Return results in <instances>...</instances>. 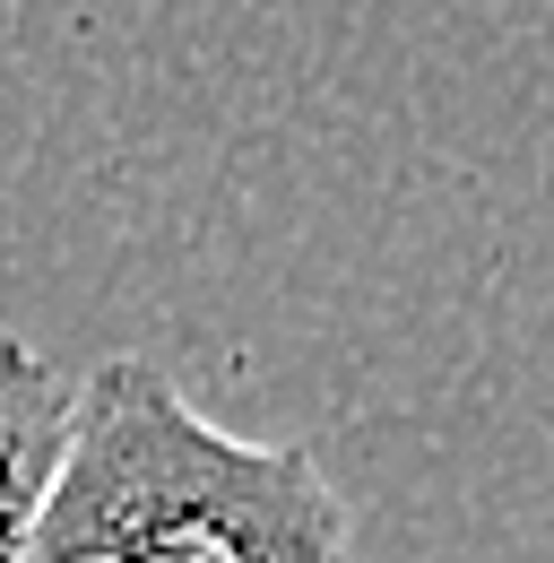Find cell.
<instances>
[{"instance_id": "obj_1", "label": "cell", "mask_w": 554, "mask_h": 563, "mask_svg": "<svg viewBox=\"0 0 554 563\" xmlns=\"http://www.w3.org/2000/svg\"><path fill=\"white\" fill-rule=\"evenodd\" d=\"M62 460L96 486L122 563H355L321 460L225 433L147 355H104L78 382Z\"/></svg>"}, {"instance_id": "obj_2", "label": "cell", "mask_w": 554, "mask_h": 563, "mask_svg": "<svg viewBox=\"0 0 554 563\" xmlns=\"http://www.w3.org/2000/svg\"><path fill=\"white\" fill-rule=\"evenodd\" d=\"M69 408H78V382H62V364H44L26 339L0 330V563H18L35 529V503L69 442Z\"/></svg>"}, {"instance_id": "obj_3", "label": "cell", "mask_w": 554, "mask_h": 563, "mask_svg": "<svg viewBox=\"0 0 554 563\" xmlns=\"http://www.w3.org/2000/svg\"><path fill=\"white\" fill-rule=\"evenodd\" d=\"M18 563H122L104 503H96V486H87L69 460L53 468V486H44V503H35V529H26Z\"/></svg>"}]
</instances>
